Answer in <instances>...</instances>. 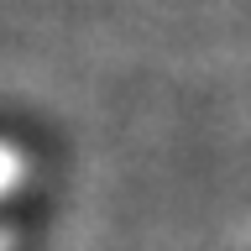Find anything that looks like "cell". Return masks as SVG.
I'll return each mask as SVG.
<instances>
[{"instance_id": "1", "label": "cell", "mask_w": 251, "mask_h": 251, "mask_svg": "<svg viewBox=\"0 0 251 251\" xmlns=\"http://www.w3.org/2000/svg\"><path fill=\"white\" fill-rule=\"evenodd\" d=\"M21 178H26V157L16 152L11 141H0V194H11Z\"/></svg>"}, {"instance_id": "2", "label": "cell", "mask_w": 251, "mask_h": 251, "mask_svg": "<svg viewBox=\"0 0 251 251\" xmlns=\"http://www.w3.org/2000/svg\"><path fill=\"white\" fill-rule=\"evenodd\" d=\"M0 251H16V230L11 225H0Z\"/></svg>"}]
</instances>
